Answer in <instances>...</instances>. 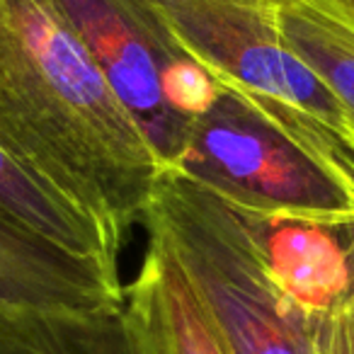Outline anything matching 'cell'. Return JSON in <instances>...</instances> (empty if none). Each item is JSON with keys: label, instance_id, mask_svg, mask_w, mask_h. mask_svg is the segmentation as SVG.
<instances>
[{"label": "cell", "instance_id": "obj_1", "mask_svg": "<svg viewBox=\"0 0 354 354\" xmlns=\"http://www.w3.org/2000/svg\"><path fill=\"white\" fill-rule=\"evenodd\" d=\"M0 143L119 250L165 175L59 0H0Z\"/></svg>", "mask_w": 354, "mask_h": 354}, {"label": "cell", "instance_id": "obj_2", "mask_svg": "<svg viewBox=\"0 0 354 354\" xmlns=\"http://www.w3.org/2000/svg\"><path fill=\"white\" fill-rule=\"evenodd\" d=\"M226 93L270 122L354 194V117L286 44L274 0H197L165 15Z\"/></svg>", "mask_w": 354, "mask_h": 354}, {"label": "cell", "instance_id": "obj_3", "mask_svg": "<svg viewBox=\"0 0 354 354\" xmlns=\"http://www.w3.org/2000/svg\"><path fill=\"white\" fill-rule=\"evenodd\" d=\"M141 223L187 277L228 354H315L313 323L274 289L241 212L185 175L165 172Z\"/></svg>", "mask_w": 354, "mask_h": 354}, {"label": "cell", "instance_id": "obj_4", "mask_svg": "<svg viewBox=\"0 0 354 354\" xmlns=\"http://www.w3.org/2000/svg\"><path fill=\"white\" fill-rule=\"evenodd\" d=\"M172 172L245 216L323 226L354 221V194L231 93L192 127Z\"/></svg>", "mask_w": 354, "mask_h": 354}, {"label": "cell", "instance_id": "obj_5", "mask_svg": "<svg viewBox=\"0 0 354 354\" xmlns=\"http://www.w3.org/2000/svg\"><path fill=\"white\" fill-rule=\"evenodd\" d=\"M102 68L107 83L136 119L165 172L183 156L192 127L165 102V80L187 56L165 15L143 0H59Z\"/></svg>", "mask_w": 354, "mask_h": 354}, {"label": "cell", "instance_id": "obj_6", "mask_svg": "<svg viewBox=\"0 0 354 354\" xmlns=\"http://www.w3.org/2000/svg\"><path fill=\"white\" fill-rule=\"evenodd\" d=\"M124 301L119 270L0 216V313H97Z\"/></svg>", "mask_w": 354, "mask_h": 354}, {"label": "cell", "instance_id": "obj_7", "mask_svg": "<svg viewBox=\"0 0 354 354\" xmlns=\"http://www.w3.org/2000/svg\"><path fill=\"white\" fill-rule=\"evenodd\" d=\"M245 218L260 243L270 281L296 313L315 325L347 299L352 270L337 226Z\"/></svg>", "mask_w": 354, "mask_h": 354}, {"label": "cell", "instance_id": "obj_8", "mask_svg": "<svg viewBox=\"0 0 354 354\" xmlns=\"http://www.w3.org/2000/svg\"><path fill=\"white\" fill-rule=\"evenodd\" d=\"M127 304L160 354H228L187 277L158 238L148 236L138 274L127 286Z\"/></svg>", "mask_w": 354, "mask_h": 354}, {"label": "cell", "instance_id": "obj_9", "mask_svg": "<svg viewBox=\"0 0 354 354\" xmlns=\"http://www.w3.org/2000/svg\"><path fill=\"white\" fill-rule=\"evenodd\" d=\"M0 354H160L136 313H0Z\"/></svg>", "mask_w": 354, "mask_h": 354}, {"label": "cell", "instance_id": "obj_10", "mask_svg": "<svg viewBox=\"0 0 354 354\" xmlns=\"http://www.w3.org/2000/svg\"><path fill=\"white\" fill-rule=\"evenodd\" d=\"M0 216L78 257L119 270V250L90 214L0 143Z\"/></svg>", "mask_w": 354, "mask_h": 354}, {"label": "cell", "instance_id": "obj_11", "mask_svg": "<svg viewBox=\"0 0 354 354\" xmlns=\"http://www.w3.org/2000/svg\"><path fill=\"white\" fill-rule=\"evenodd\" d=\"M286 44L354 117V0H274Z\"/></svg>", "mask_w": 354, "mask_h": 354}, {"label": "cell", "instance_id": "obj_12", "mask_svg": "<svg viewBox=\"0 0 354 354\" xmlns=\"http://www.w3.org/2000/svg\"><path fill=\"white\" fill-rule=\"evenodd\" d=\"M315 354H354V315L344 301L313 325Z\"/></svg>", "mask_w": 354, "mask_h": 354}, {"label": "cell", "instance_id": "obj_13", "mask_svg": "<svg viewBox=\"0 0 354 354\" xmlns=\"http://www.w3.org/2000/svg\"><path fill=\"white\" fill-rule=\"evenodd\" d=\"M143 3H148V6H153L156 10H160L162 15H170V12L180 10V8L187 6V3H197V0H143Z\"/></svg>", "mask_w": 354, "mask_h": 354}]
</instances>
